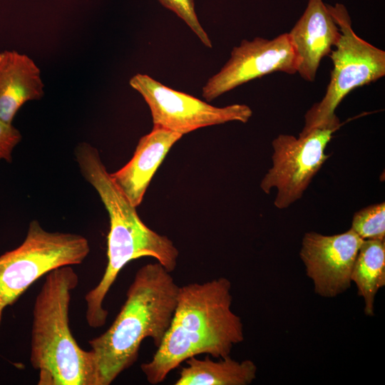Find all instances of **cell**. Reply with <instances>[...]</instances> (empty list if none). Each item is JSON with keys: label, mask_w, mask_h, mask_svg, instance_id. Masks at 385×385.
<instances>
[{"label": "cell", "mask_w": 385, "mask_h": 385, "mask_svg": "<svg viewBox=\"0 0 385 385\" xmlns=\"http://www.w3.org/2000/svg\"><path fill=\"white\" fill-rule=\"evenodd\" d=\"M359 296L364 303V313L374 315L375 297L385 286V242L378 240H363L351 274Z\"/></svg>", "instance_id": "9a60e30c"}, {"label": "cell", "mask_w": 385, "mask_h": 385, "mask_svg": "<svg viewBox=\"0 0 385 385\" xmlns=\"http://www.w3.org/2000/svg\"><path fill=\"white\" fill-rule=\"evenodd\" d=\"M230 290L225 277L180 287L169 328L152 359L140 365L149 384L161 383L192 356H230L244 340L241 318L231 309Z\"/></svg>", "instance_id": "6da1fadb"}, {"label": "cell", "mask_w": 385, "mask_h": 385, "mask_svg": "<svg viewBox=\"0 0 385 385\" xmlns=\"http://www.w3.org/2000/svg\"><path fill=\"white\" fill-rule=\"evenodd\" d=\"M90 252L83 236L49 232L30 222L24 242L0 255V325L4 309L14 304L42 276L60 267L81 264Z\"/></svg>", "instance_id": "8992f818"}, {"label": "cell", "mask_w": 385, "mask_h": 385, "mask_svg": "<svg viewBox=\"0 0 385 385\" xmlns=\"http://www.w3.org/2000/svg\"><path fill=\"white\" fill-rule=\"evenodd\" d=\"M44 85L39 68L26 54L16 51L0 52V120L12 124L21 107L40 100Z\"/></svg>", "instance_id": "4fadbf2b"}, {"label": "cell", "mask_w": 385, "mask_h": 385, "mask_svg": "<svg viewBox=\"0 0 385 385\" xmlns=\"http://www.w3.org/2000/svg\"><path fill=\"white\" fill-rule=\"evenodd\" d=\"M340 30V36L329 54L333 69L322 99L314 103L304 115V126L299 133L340 124L335 110L352 90L375 82L385 76V51L359 37L353 30L345 6L327 4Z\"/></svg>", "instance_id": "5b68a950"}, {"label": "cell", "mask_w": 385, "mask_h": 385, "mask_svg": "<svg viewBox=\"0 0 385 385\" xmlns=\"http://www.w3.org/2000/svg\"><path fill=\"white\" fill-rule=\"evenodd\" d=\"M78 276L71 265L46 274L33 309L30 361L38 371V385H97L91 351L80 347L68 312Z\"/></svg>", "instance_id": "3957f363"}, {"label": "cell", "mask_w": 385, "mask_h": 385, "mask_svg": "<svg viewBox=\"0 0 385 385\" xmlns=\"http://www.w3.org/2000/svg\"><path fill=\"white\" fill-rule=\"evenodd\" d=\"M74 155L82 176L96 190L108 214V260L120 266L143 257L160 263L168 261L176 247L167 236L157 233L142 221L136 207L107 170L98 149L82 142L76 147Z\"/></svg>", "instance_id": "277c9868"}, {"label": "cell", "mask_w": 385, "mask_h": 385, "mask_svg": "<svg viewBox=\"0 0 385 385\" xmlns=\"http://www.w3.org/2000/svg\"><path fill=\"white\" fill-rule=\"evenodd\" d=\"M298 58L288 33L272 39L255 37L242 40L232 48L221 69L208 78L202 96L212 101L220 96L255 78L274 72L297 73Z\"/></svg>", "instance_id": "9c48e42d"}, {"label": "cell", "mask_w": 385, "mask_h": 385, "mask_svg": "<svg viewBox=\"0 0 385 385\" xmlns=\"http://www.w3.org/2000/svg\"><path fill=\"white\" fill-rule=\"evenodd\" d=\"M21 140V135L17 128L0 120V160L11 163L12 152Z\"/></svg>", "instance_id": "ac0fdd59"}, {"label": "cell", "mask_w": 385, "mask_h": 385, "mask_svg": "<svg viewBox=\"0 0 385 385\" xmlns=\"http://www.w3.org/2000/svg\"><path fill=\"white\" fill-rule=\"evenodd\" d=\"M166 9L180 18L207 48L212 47V41L197 18L194 0H158Z\"/></svg>", "instance_id": "e0dca14e"}, {"label": "cell", "mask_w": 385, "mask_h": 385, "mask_svg": "<svg viewBox=\"0 0 385 385\" xmlns=\"http://www.w3.org/2000/svg\"><path fill=\"white\" fill-rule=\"evenodd\" d=\"M159 262L138 270L109 328L88 342L97 385L111 384L137 360L142 342L158 347L170 324L180 286Z\"/></svg>", "instance_id": "7a4b0ae2"}, {"label": "cell", "mask_w": 385, "mask_h": 385, "mask_svg": "<svg viewBox=\"0 0 385 385\" xmlns=\"http://www.w3.org/2000/svg\"><path fill=\"white\" fill-rule=\"evenodd\" d=\"M342 123L315 128L297 138L280 134L272 140V166L262 179L260 187L269 194L277 190L274 205L278 209L288 207L301 198L314 176L330 155L325 149L333 133Z\"/></svg>", "instance_id": "52a82bcc"}, {"label": "cell", "mask_w": 385, "mask_h": 385, "mask_svg": "<svg viewBox=\"0 0 385 385\" xmlns=\"http://www.w3.org/2000/svg\"><path fill=\"white\" fill-rule=\"evenodd\" d=\"M175 385H248L257 375V366L250 359L238 361L230 356L213 361L192 356L185 361Z\"/></svg>", "instance_id": "5bb4252c"}, {"label": "cell", "mask_w": 385, "mask_h": 385, "mask_svg": "<svg viewBox=\"0 0 385 385\" xmlns=\"http://www.w3.org/2000/svg\"><path fill=\"white\" fill-rule=\"evenodd\" d=\"M362 242L351 228L334 235L304 234L299 255L316 294L332 298L350 287L352 268Z\"/></svg>", "instance_id": "30bf717a"}, {"label": "cell", "mask_w": 385, "mask_h": 385, "mask_svg": "<svg viewBox=\"0 0 385 385\" xmlns=\"http://www.w3.org/2000/svg\"><path fill=\"white\" fill-rule=\"evenodd\" d=\"M129 84L148 105L153 125L183 135L203 127L227 122L247 123L252 115V109L247 105L214 106L169 88L146 74H135Z\"/></svg>", "instance_id": "ba28073f"}, {"label": "cell", "mask_w": 385, "mask_h": 385, "mask_svg": "<svg viewBox=\"0 0 385 385\" xmlns=\"http://www.w3.org/2000/svg\"><path fill=\"white\" fill-rule=\"evenodd\" d=\"M287 33L298 58L297 73L304 80L314 81L322 58L340 36L327 4L323 0H308L302 15Z\"/></svg>", "instance_id": "8fae6325"}, {"label": "cell", "mask_w": 385, "mask_h": 385, "mask_svg": "<svg viewBox=\"0 0 385 385\" xmlns=\"http://www.w3.org/2000/svg\"><path fill=\"white\" fill-rule=\"evenodd\" d=\"M183 135L153 125L141 137L130 160L111 175L131 204L138 207L155 173L172 146Z\"/></svg>", "instance_id": "7c38bea8"}, {"label": "cell", "mask_w": 385, "mask_h": 385, "mask_svg": "<svg viewBox=\"0 0 385 385\" xmlns=\"http://www.w3.org/2000/svg\"><path fill=\"white\" fill-rule=\"evenodd\" d=\"M351 229L363 240L385 238V204L369 205L353 216Z\"/></svg>", "instance_id": "2e32d148"}]
</instances>
